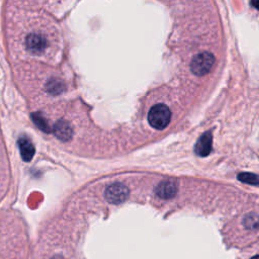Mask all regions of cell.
Returning a JSON list of instances; mask_svg holds the SVG:
<instances>
[{"mask_svg":"<svg viewBox=\"0 0 259 259\" xmlns=\"http://www.w3.org/2000/svg\"><path fill=\"white\" fill-rule=\"evenodd\" d=\"M52 37L41 28H35L29 31L25 37L24 45L28 52L34 55H45L52 46Z\"/></svg>","mask_w":259,"mask_h":259,"instance_id":"cell-1","label":"cell"},{"mask_svg":"<svg viewBox=\"0 0 259 259\" xmlns=\"http://www.w3.org/2000/svg\"><path fill=\"white\" fill-rule=\"evenodd\" d=\"M171 120L170 108L162 103H157L151 107L148 113V121L156 130H164Z\"/></svg>","mask_w":259,"mask_h":259,"instance_id":"cell-2","label":"cell"},{"mask_svg":"<svg viewBox=\"0 0 259 259\" xmlns=\"http://www.w3.org/2000/svg\"><path fill=\"white\" fill-rule=\"evenodd\" d=\"M215 57L209 52H203L198 54L191 61L190 68L193 74L203 76L208 74L215 65Z\"/></svg>","mask_w":259,"mask_h":259,"instance_id":"cell-3","label":"cell"},{"mask_svg":"<svg viewBox=\"0 0 259 259\" xmlns=\"http://www.w3.org/2000/svg\"><path fill=\"white\" fill-rule=\"evenodd\" d=\"M130 196V190L126 185L115 182L108 185L104 191L105 200L112 205H119L127 200Z\"/></svg>","mask_w":259,"mask_h":259,"instance_id":"cell-4","label":"cell"},{"mask_svg":"<svg viewBox=\"0 0 259 259\" xmlns=\"http://www.w3.org/2000/svg\"><path fill=\"white\" fill-rule=\"evenodd\" d=\"M177 183L172 179H165L158 184L155 189L157 197L162 200L173 199L177 193Z\"/></svg>","mask_w":259,"mask_h":259,"instance_id":"cell-5","label":"cell"},{"mask_svg":"<svg viewBox=\"0 0 259 259\" xmlns=\"http://www.w3.org/2000/svg\"><path fill=\"white\" fill-rule=\"evenodd\" d=\"M54 134L62 141H68L73 135V128L66 120H59L53 126Z\"/></svg>","mask_w":259,"mask_h":259,"instance_id":"cell-6","label":"cell"},{"mask_svg":"<svg viewBox=\"0 0 259 259\" xmlns=\"http://www.w3.org/2000/svg\"><path fill=\"white\" fill-rule=\"evenodd\" d=\"M212 141H213V138H212V134L211 132H207L205 133L198 141L197 145H196V153L199 155V156H208L211 151H212Z\"/></svg>","mask_w":259,"mask_h":259,"instance_id":"cell-7","label":"cell"},{"mask_svg":"<svg viewBox=\"0 0 259 259\" xmlns=\"http://www.w3.org/2000/svg\"><path fill=\"white\" fill-rule=\"evenodd\" d=\"M19 147L23 159L30 162L35 155V146L32 141L27 137H22L19 139Z\"/></svg>","mask_w":259,"mask_h":259,"instance_id":"cell-8","label":"cell"},{"mask_svg":"<svg viewBox=\"0 0 259 259\" xmlns=\"http://www.w3.org/2000/svg\"><path fill=\"white\" fill-rule=\"evenodd\" d=\"M239 179L244 181V182L251 183V184H254V185L258 184L257 176L254 175V174H251V173H242V174L239 175Z\"/></svg>","mask_w":259,"mask_h":259,"instance_id":"cell-9","label":"cell"},{"mask_svg":"<svg viewBox=\"0 0 259 259\" xmlns=\"http://www.w3.org/2000/svg\"><path fill=\"white\" fill-rule=\"evenodd\" d=\"M251 259H259V256H258V255H255V256H253Z\"/></svg>","mask_w":259,"mask_h":259,"instance_id":"cell-10","label":"cell"}]
</instances>
